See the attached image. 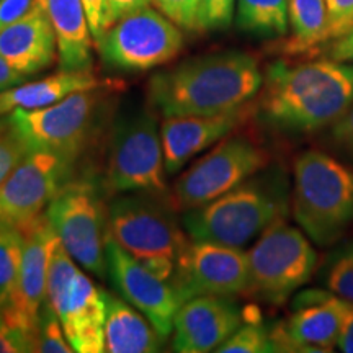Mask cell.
<instances>
[{
    "label": "cell",
    "mask_w": 353,
    "mask_h": 353,
    "mask_svg": "<svg viewBox=\"0 0 353 353\" xmlns=\"http://www.w3.org/2000/svg\"><path fill=\"white\" fill-rule=\"evenodd\" d=\"M263 85L257 59L244 51H219L182 61L149 79L154 112L170 117H211L244 107Z\"/></svg>",
    "instance_id": "6da1fadb"
},
{
    "label": "cell",
    "mask_w": 353,
    "mask_h": 353,
    "mask_svg": "<svg viewBox=\"0 0 353 353\" xmlns=\"http://www.w3.org/2000/svg\"><path fill=\"white\" fill-rule=\"evenodd\" d=\"M353 105V64L334 59L290 65L278 61L263 76L260 110L285 131L311 132L334 125Z\"/></svg>",
    "instance_id": "7a4b0ae2"
},
{
    "label": "cell",
    "mask_w": 353,
    "mask_h": 353,
    "mask_svg": "<svg viewBox=\"0 0 353 353\" xmlns=\"http://www.w3.org/2000/svg\"><path fill=\"white\" fill-rule=\"evenodd\" d=\"M288 213L283 175L247 179L231 192L196 208L185 210L182 224L193 241L242 247Z\"/></svg>",
    "instance_id": "3957f363"
},
{
    "label": "cell",
    "mask_w": 353,
    "mask_h": 353,
    "mask_svg": "<svg viewBox=\"0 0 353 353\" xmlns=\"http://www.w3.org/2000/svg\"><path fill=\"white\" fill-rule=\"evenodd\" d=\"M107 236L167 281L190 242L165 196L151 193H126L112 200Z\"/></svg>",
    "instance_id": "277c9868"
},
{
    "label": "cell",
    "mask_w": 353,
    "mask_h": 353,
    "mask_svg": "<svg viewBox=\"0 0 353 353\" xmlns=\"http://www.w3.org/2000/svg\"><path fill=\"white\" fill-rule=\"evenodd\" d=\"M293 216L314 244L337 242L353 221V172L329 154H301L294 162Z\"/></svg>",
    "instance_id": "5b68a950"
},
{
    "label": "cell",
    "mask_w": 353,
    "mask_h": 353,
    "mask_svg": "<svg viewBox=\"0 0 353 353\" xmlns=\"http://www.w3.org/2000/svg\"><path fill=\"white\" fill-rule=\"evenodd\" d=\"M165 174L156 112L144 107L121 112L110 134L105 187L113 193L165 196Z\"/></svg>",
    "instance_id": "8992f818"
},
{
    "label": "cell",
    "mask_w": 353,
    "mask_h": 353,
    "mask_svg": "<svg viewBox=\"0 0 353 353\" xmlns=\"http://www.w3.org/2000/svg\"><path fill=\"white\" fill-rule=\"evenodd\" d=\"M46 301L59 316L65 337L77 353L105 352L108 293L74 263L61 239L52 250Z\"/></svg>",
    "instance_id": "52a82bcc"
},
{
    "label": "cell",
    "mask_w": 353,
    "mask_h": 353,
    "mask_svg": "<svg viewBox=\"0 0 353 353\" xmlns=\"http://www.w3.org/2000/svg\"><path fill=\"white\" fill-rule=\"evenodd\" d=\"M247 254L245 293L268 304H283L312 276L317 254L307 237L283 219L260 234Z\"/></svg>",
    "instance_id": "ba28073f"
},
{
    "label": "cell",
    "mask_w": 353,
    "mask_h": 353,
    "mask_svg": "<svg viewBox=\"0 0 353 353\" xmlns=\"http://www.w3.org/2000/svg\"><path fill=\"white\" fill-rule=\"evenodd\" d=\"M44 213L72 259L94 275L107 276L108 206L95 185L85 179L69 180Z\"/></svg>",
    "instance_id": "9c48e42d"
},
{
    "label": "cell",
    "mask_w": 353,
    "mask_h": 353,
    "mask_svg": "<svg viewBox=\"0 0 353 353\" xmlns=\"http://www.w3.org/2000/svg\"><path fill=\"white\" fill-rule=\"evenodd\" d=\"M101 100V88L76 92L50 107L17 110L8 121L28 151H51L76 162L94 132Z\"/></svg>",
    "instance_id": "30bf717a"
},
{
    "label": "cell",
    "mask_w": 353,
    "mask_h": 353,
    "mask_svg": "<svg viewBox=\"0 0 353 353\" xmlns=\"http://www.w3.org/2000/svg\"><path fill=\"white\" fill-rule=\"evenodd\" d=\"M183 41L180 26L148 6L114 21L95 48L108 68L145 72L174 59Z\"/></svg>",
    "instance_id": "8fae6325"
},
{
    "label": "cell",
    "mask_w": 353,
    "mask_h": 353,
    "mask_svg": "<svg viewBox=\"0 0 353 353\" xmlns=\"http://www.w3.org/2000/svg\"><path fill=\"white\" fill-rule=\"evenodd\" d=\"M268 164V154L245 136H226L179 176L174 200L190 210L216 200Z\"/></svg>",
    "instance_id": "7c38bea8"
},
{
    "label": "cell",
    "mask_w": 353,
    "mask_h": 353,
    "mask_svg": "<svg viewBox=\"0 0 353 353\" xmlns=\"http://www.w3.org/2000/svg\"><path fill=\"white\" fill-rule=\"evenodd\" d=\"M74 162L51 151L32 149L0 183V226L25 228L46 211L70 180Z\"/></svg>",
    "instance_id": "4fadbf2b"
},
{
    "label": "cell",
    "mask_w": 353,
    "mask_h": 353,
    "mask_svg": "<svg viewBox=\"0 0 353 353\" xmlns=\"http://www.w3.org/2000/svg\"><path fill=\"white\" fill-rule=\"evenodd\" d=\"M247 280V254L241 247L192 239L176 260L169 281L183 304L205 294L234 296L245 293Z\"/></svg>",
    "instance_id": "5bb4252c"
},
{
    "label": "cell",
    "mask_w": 353,
    "mask_h": 353,
    "mask_svg": "<svg viewBox=\"0 0 353 353\" xmlns=\"http://www.w3.org/2000/svg\"><path fill=\"white\" fill-rule=\"evenodd\" d=\"M25 236L23 255L19 276L10 294V299L0 316L13 327L23 330L34 339L38 317L46 301V285L50 262L56 242L59 241L46 213L21 228Z\"/></svg>",
    "instance_id": "9a60e30c"
},
{
    "label": "cell",
    "mask_w": 353,
    "mask_h": 353,
    "mask_svg": "<svg viewBox=\"0 0 353 353\" xmlns=\"http://www.w3.org/2000/svg\"><path fill=\"white\" fill-rule=\"evenodd\" d=\"M108 275L118 293L148 317L162 337L174 332V319L182 301L170 285L107 236L105 242Z\"/></svg>",
    "instance_id": "2e32d148"
},
{
    "label": "cell",
    "mask_w": 353,
    "mask_h": 353,
    "mask_svg": "<svg viewBox=\"0 0 353 353\" xmlns=\"http://www.w3.org/2000/svg\"><path fill=\"white\" fill-rule=\"evenodd\" d=\"M352 304L332 291L299 293L293 316L270 334L276 352H332Z\"/></svg>",
    "instance_id": "e0dca14e"
},
{
    "label": "cell",
    "mask_w": 353,
    "mask_h": 353,
    "mask_svg": "<svg viewBox=\"0 0 353 353\" xmlns=\"http://www.w3.org/2000/svg\"><path fill=\"white\" fill-rule=\"evenodd\" d=\"M244 312L231 296L205 294L185 301L174 319L172 347L180 353L218 350L242 325Z\"/></svg>",
    "instance_id": "ac0fdd59"
},
{
    "label": "cell",
    "mask_w": 353,
    "mask_h": 353,
    "mask_svg": "<svg viewBox=\"0 0 353 353\" xmlns=\"http://www.w3.org/2000/svg\"><path fill=\"white\" fill-rule=\"evenodd\" d=\"M252 107L232 110L211 117H170L161 123L165 172L174 175L192 157L219 143L247 120Z\"/></svg>",
    "instance_id": "d6986e66"
},
{
    "label": "cell",
    "mask_w": 353,
    "mask_h": 353,
    "mask_svg": "<svg viewBox=\"0 0 353 353\" xmlns=\"http://www.w3.org/2000/svg\"><path fill=\"white\" fill-rule=\"evenodd\" d=\"M0 56L30 77L48 69L57 59V39L41 0L23 19L0 32Z\"/></svg>",
    "instance_id": "ffe728a7"
},
{
    "label": "cell",
    "mask_w": 353,
    "mask_h": 353,
    "mask_svg": "<svg viewBox=\"0 0 353 353\" xmlns=\"http://www.w3.org/2000/svg\"><path fill=\"white\" fill-rule=\"evenodd\" d=\"M57 39L61 70H92L95 43L82 0H41Z\"/></svg>",
    "instance_id": "44dd1931"
},
{
    "label": "cell",
    "mask_w": 353,
    "mask_h": 353,
    "mask_svg": "<svg viewBox=\"0 0 353 353\" xmlns=\"http://www.w3.org/2000/svg\"><path fill=\"white\" fill-rule=\"evenodd\" d=\"M92 70H61L34 82H23L0 92V117L17 110H37L54 105L82 90L107 87Z\"/></svg>",
    "instance_id": "7402d4cb"
},
{
    "label": "cell",
    "mask_w": 353,
    "mask_h": 353,
    "mask_svg": "<svg viewBox=\"0 0 353 353\" xmlns=\"http://www.w3.org/2000/svg\"><path fill=\"white\" fill-rule=\"evenodd\" d=\"M164 341L143 312L139 314L132 304L108 294L105 352L152 353L161 350Z\"/></svg>",
    "instance_id": "603a6c76"
},
{
    "label": "cell",
    "mask_w": 353,
    "mask_h": 353,
    "mask_svg": "<svg viewBox=\"0 0 353 353\" xmlns=\"http://www.w3.org/2000/svg\"><path fill=\"white\" fill-rule=\"evenodd\" d=\"M291 38L283 50L299 54L329 41L325 0H288Z\"/></svg>",
    "instance_id": "cb8c5ba5"
},
{
    "label": "cell",
    "mask_w": 353,
    "mask_h": 353,
    "mask_svg": "<svg viewBox=\"0 0 353 353\" xmlns=\"http://www.w3.org/2000/svg\"><path fill=\"white\" fill-rule=\"evenodd\" d=\"M236 25L259 38H281L288 33V0H237Z\"/></svg>",
    "instance_id": "d4e9b609"
},
{
    "label": "cell",
    "mask_w": 353,
    "mask_h": 353,
    "mask_svg": "<svg viewBox=\"0 0 353 353\" xmlns=\"http://www.w3.org/2000/svg\"><path fill=\"white\" fill-rule=\"evenodd\" d=\"M25 236L19 228L0 226V312L10 299L19 276Z\"/></svg>",
    "instance_id": "484cf974"
},
{
    "label": "cell",
    "mask_w": 353,
    "mask_h": 353,
    "mask_svg": "<svg viewBox=\"0 0 353 353\" xmlns=\"http://www.w3.org/2000/svg\"><path fill=\"white\" fill-rule=\"evenodd\" d=\"M322 281L334 294L353 303V241L330 254Z\"/></svg>",
    "instance_id": "4316f807"
},
{
    "label": "cell",
    "mask_w": 353,
    "mask_h": 353,
    "mask_svg": "<svg viewBox=\"0 0 353 353\" xmlns=\"http://www.w3.org/2000/svg\"><path fill=\"white\" fill-rule=\"evenodd\" d=\"M34 352L39 353H72L74 348L65 337L63 322L50 303L44 301L38 317L34 334Z\"/></svg>",
    "instance_id": "83f0119b"
},
{
    "label": "cell",
    "mask_w": 353,
    "mask_h": 353,
    "mask_svg": "<svg viewBox=\"0 0 353 353\" xmlns=\"http://www.w3.org/2000/svg\"><path fill=\"white\" fill-rule=\"evenodd\" d=\"M219 353H265L276 352L272 335L259 321L241 325L226 342L218 347Z\"/></svg>",
    "instance_id": "f1b7e54d"
},
{
    "label": "cell",
    "mask_w": 353,
    "mask_h": 353,
    "mask_svg": "<svg viewBox=\"0 0 353 353\" xmlns=\"http://www.w3.org/2000/svg\"><path fill=\"white\" fill-rule=\"evenodd\" d=\"M236 0H200L198 32H221L231 26Z\"/></svg>",
    "instance_id": "f546056e"
},
{
    "label": "cell",
    "mask_w": 353,
    "mask_h": 353,
    "mask_svg": "<svg viewBox=\"0 0 353 353\" xmlns=\"http://www.w3.org/2000/svg\"><path fill=\"white\" fill-rule=\"evenodd\" d=\"M159 10L187 32H198L200 0H154Z\"/></svg>",
    "instance_id": "4dcf8cb0"
},
{
    "label": "cell",
    "mask_w": 353,
    "mask_h": 353,
    "mask_svg": "<svg viewBox=\"0 0 353 353\" xmlns=\"http://www.w3.org/2000/svg\"><path fill=\"white\" fill-rule=\"evenodd\" d=\"M329 41L345 37L353 30V0H325Z\"/></svg>",
    "instance_id": "1f68e13d"
},
{
    "label": "cell",
    "mask_w": 353,
    "mask_h": 353,
    "mask_svg": "<svg viewBox=\"0 0 353 353\" xmlns=\"http://www.w3.org/2000/svg\"><path fill=\"white\" fill-rule=\"evenodd\" d=\"M26 152H28V148L12 128L0 134V183L15 169V165L23 159Z\"/></svg>",
    "instance_id": "d6a6232c"
},
{
    "label": "cell",
    "mask_w": 353,
    "mask_h": 353,
    "mask_svg": "<svg viewBox=\"0 0 353 353\" xmlns=\"http://www.w3.org/2000/svg\"><path fill=\"white\" fill-rule=\"evenodd\" d=\"M34 352V339L23 330L13 327L0 316V353Z\"/></svg>",
    "instance_id": "836d02e7"
},
{
    "label": "cell",
    "mask_w": 353,
    "mask_h": 353,
    "mask_svg": "<svg viewBox=\"0 0 353 353\" xmlns=\"http://www.w3.org/2000/svg\"><path fill=\"white\" fill-rule=\"evenodd\" d=\"M82 2L83 7H85L94 43L97 44L101 39V37L108 32L110 26L113 25L112 15H110L108 0H82Z\"/></svg>",
    "instance_id": "e575fe53"
},
{
    "label": "cell",
    "mask_w": 353,
    "mask_h": 353,
    "mask_svg": "<svg viewBox=\"0 0 353 353\" xmlns=\"http://www.w3.org/2000/svg\"><path fill=\"white\" fill-rule=\"evenodd\" d=\"M37 3V0H0V32L19 21Z\"/></svg>",
    "instance_id": "d590c367"
},
{
    "label": "cell",
    "mask_w": 353,
    "mask_h": 353,
    "mask_svg": "<svg viewBox=\"0 0 353 353\" xmlns=\"http://www.w3.org/2000/svg\"><path fill=\"white\" fill-rule=\"evenodd\" d=\"M332 139L353 156V105L332 125Z\"/></svg>",
    "instance_id": "8d00e7d4"
},
{
    "label": "cell",
    "mask_w": 353,
    "mask_h": 353,
    "mask_svg": "<svg viewBox=\"0 0 353 353\" xmlns=\"http://www.w3.org/2000/svg\"><path fill=\"white\" fill-rule=\"evenodd\" d=\"M329 57L342 63H353V30L345 37L335 39L332 46L329 48Z\"/></svg>",
    "instance_id": "74e56055"
},
{
    "label": "cell",
    "mask_w": 353,
    "mask_h": 353,
    "mask_svg": "<svg viewBox=\"0 0 353 353\" xmlns=\"http://www.w3.org/2000/svg\"><path fill=\"white\" fill-rule=\"evenodd\" d=\"M149 3H151V0H108L110 15H112L113 23L117 20H120L121 17L128 15V13L148 7Z\"/></svg>",
    "instance_id": "f35d334b"
},
{
    "label": "cell",
    "mask_w": 353,
    "mask_h": 353,
    "mask_svg": "<svg viewBox=\"0 0 353 353\" xmlns=\"http://www.w3.org/2000/svg\"><path fill=\"white\" fill-rule=\"evenodd\" d=\"M26 79L28 77L20 74L19 70L13 69L7 61L0 56V92L19 85V83H23Z\"/></svg>",
    "instance_id": "ab89813d"
},
{
    "label": "cell",
    "mask_w": 353,
    "mask_h": 353,
    "mask_svg": "<svg viewBox=\"0 0 353 353\" xmlns=\"http://www.w3.org/2000/svg\"><path fill=\"white\" fill-rule=\"evenodd\" d=\"M337 347L343 353H353V304L348 309L345 319H343L341 335H339Z\"/></svg>",
    "instance_id": "60d3db41"
},
{
    "label": "cell",
    "mask_w": 353,
    "mask_h": 353,
    "mask_svg": "<svg viewBox=\"0 0 353 353\" xmlns=\"http://www.w3.org/2000/svg\"><path fill=\"white\" fill-rule=\"evenodd\" d=\"M8 128H10V121H8V117H0V134H3Z\"/></svg>",
    "instance_id": "b9f144b4"
}]
</instances>
